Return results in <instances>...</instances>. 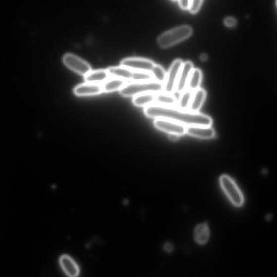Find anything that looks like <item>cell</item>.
Here are the masks:
<instances>
[{"label": "cell", "instance_id": "cell-1", "mask_svg": "<svg viewBox=\"0 0 277 277\" xmlns=\"http://www.w3.org/2000/svg\"><path fill=\"white\" fill-rule=\"evenodd\" d=\"M144 113L150 118L171 120L186 127H210L213 123L211 117L205 114L191 111L190 112L154 104L146 106L144 109Z\"/></svg>", "mask_w": 277, "mask_h": 277}, {"label": "cell", "instance_id": "cell-2", "mask_svg": "<svg viewBox=\"0 0 277 277\" xmlns=\"http://www.w3.org/2000/svg\"><path fill=\"white\" fill-rule=\"evenodd\" d=\"M163 90L164 84L155 80L134 82L123 86L120 90V94L122 97H133L140 94H157L162 92Z\"/></svg>", "mask_w": 277, "mask_h": 277}, {"label": "cell", "instance_id": "cell-3", "mask_svg": "<svg viewBox=\"0 0 277 277\" xmlns=\"http://www.w3.org/2000/svg\"><path fill=\"white\" fill-rule=\"evenodd\" d=\"M192 32L189 26L176 27L162 34L158 39V45L163 49L168 48L189 38Z\"/></svg>", "mask_w": 277, "mask_h": 277}, {"label": "cell", "instance_id": "cell-4", "mask_svg": "<svg viewBox=\"0 0 277 277\" xmlns=\"http://www.w3.org/2000/svg\"><path fill=\"white\" fill-rule=\"evenodd\" d=\"M220 184L222 189L234 205L241 206L243 205V194L231 177L227 175H222L220 178Z\"/></svg>", "mask_w": 277, "mask_h": 277}, {"label": "cell", "instance_id": "cell-5", "mask_svg": "<svg viewBox=\"0 0 277 277\" xmlns=\"http://www.w3.org/2000/svg\"><path fill=\"white\" fill-rule=\"evenodd\" d=\"M63 62L68 68L81 75L85 76L92 70L91 66L86 61L70 53L64 55Z\"/></svg>", "mask_w": 277, "mask_h": 277}, {"label": "cell", "instance_id": "cell-6", "mask_svg": "<svg viewBox=\"0 0 277 277\" xmlns=\"http://www.w3.org/2000/svg\"><path fill=\"white\" fill-rule=\"evenodd\" d=\"M182 63L183 62L181 60H176L170 66L166 75V80L164 83L163 91L165 93L172 94L174 93Z\"/></svg>", "mask_w": 277, "mask_h": 277}, {"label": "cell", "instance_id": "cell-7", "mask_svg": "<svg viewBox=\"0 0 277 277\" xmlns=\"http://www.w3.org/2000/svg\"><path fill=\"white\" fill-rule=\"evenodd\" d=\"M155 63L146 58L139 57H129L123 60L121 66L133 71L151 72Z\"/></svg>", "mask_w": 277, "mask_h": 277}, {"label": "cell", "instance_id": "cell-8", "mask_svg": "<svg viewBox=\"0 0 277 277\" xmlns=\"http://www.w3.org/2000/svg\"><path fill=\"white\" fill-rule=\"evenodd\" d=\"M153 123L158 129L168 134H175L180 137L186 134L185 126L171 120L155 119Z\"/></svg>", "mask_w": 277, "mask_h": 277}, {"label": "cell", "instance_id": "cell-9", "mask_svg": "<svg viewBox=\"0 0 277 277\" xmlns=\"http://www.w3.org/2000/svg\"><path fill=\"white\" fill-rule=\"evenodd\" d=\"M193 69V65L191 62L186 61L182 63L174 92L181 94L187 89L188 81Z\"/></svg>", "mask_w": 277, "mask_h": 277}, {"label": "cell", "instance_id": "cell-10", "mask_svg": "<svg viewBox=\"0 0 277 277\" xmlns=\"http://www.w3.org/2000/svg\"><path fill=\"white\" fill-rule=\"evenodd\" d=\"M186 134L197 138L211 139L215 138L216 132L211 126H187Z\"/></svg>", "mask_w": 277, "mask_h": 277}, {"label": "cell", "instance_id": "cell-11", "mask_svg": "<svg viewBox=\"0 0 277 277\" xmlns=\"http://www.w3.org/2000/svg\"><path fill=\"white\" fill-rule=\"evenodd\" d=\"M103 92L102 86L97 84H81L75 87L74 93L78 97L98 96Z\"/></svg>", "mask_w": 277, "mask_h": 277}, {"label": "cell", "instance_id": "cell-12", "mask_svg": "<svg viewBox=\"0 0 277 277\" xmlns=\"http://www.w3.org/2000/svg\"><path fill=\"white\" fill-rule=\"evenodd\" d=\"M60 263L64 272L68 276L76 277L79 274V269L78 265L73 259L67 255L61 257Z\"/></svg>", "mask_w": 277, "mask_h": 277}, {"label": "cell", "instance_id": "cell-13", "mask_svg": "<svg viewBox=\"0 0 277 277\" xmlns=\"http://www.w3.org/2000/svg\"><path fill=\"white\" fill-rule=\"evenodd\" d=\"M206 96V91L202 88H199V89L193 92L188 111H190L191 112L198 113V111L202 107Z\"/></svg>", "mask_w": 277, "mask_h": 277}, {"label": "cell", "instance_id": "cell-14", "mask_svg": "<svg viewBox=\"0 0 277 277\" xmlns=\"http://www.w3.org/2000/svg\"><path fill=\"white\" fill-rule=\"evenodd\" d=\"M109 76L106 70H91L85 76V80L86 83L99 85L108 80Z\"/></svg>", "mask_w": 277, "mask_h": 277}, {"label": "cell", "instance_id": "cell-15", "mask_svg": "<svg viewBox=\"0 0 277 277\" xmlns=\"http://www.w3.org/2000/svg\"><path fill=\"white\" fill-rule=\"evenodd\" d=\"M107 71L110 76L125 81L132 80L133 72V70L121 66L110 67Z\"/></svg>", "mask_w": 277, "mask_h": 277}, {"label": "cell", "instance_id": "cell-16", "mask_svg": "<svg viewBox=\"0 0 277 277\" xmlns=\"http://www.w3.org/2000/svg\"><path fill=\"white\" fill-rule=\"evenodd\" d=\"M154 104L173 108L177 104V100L171 94L161 92L155 94Z\"/></svg>", "mask_w": 277, "mask_h": 277}, {"label": "cell", "instance_id": "cell-17", "mask_svg": "<svg viewBox=\"0 0 277 277\" xmlns=\"http://www.w3.org/2000/svg\"><path fill=\"white\" fill-rule=\"evenodd\" d=\"M203 74L201 70L193 68L188 80L187 89L194 92L199 89L202 80Z\"/></svg>", "mask_w": 277, "mask_h": 277}, {"label": "cell", "instance_id": "cell-18", "mask_svg": "<svg viewBox=\"0 0 277 277\" xmlns=\"http://www.w3.org/2000/svg\"><path fill=\"white\" fill-rule=\"evenodd\" d=\"M155 94L144 93L135 96L133 98V103L138 108H145L146 106L154 104Z\"/></svg>", "mask_w": 277, "mask_h": 277}, {"label": "cell", "instance_id": "cell-19", "mask_svg": "<svg viewBox=\"0 0 277 277\" xmlns=\"http://www.w3.org/2000/svg\"><path fill=\"white\" fill-rule=\"evenodd\" d=\"M210 237V231L207 225L205 223L198 225L194 230V239L200 245L205 244Z\"/></svg>", "mask_w": 277, "mask_h": 277}, {"label": "cell", "instance_id": "cell-20", "mask_svg": "<svg viewBox=\"0 0 277 277\" xmlns=\"http://www.w3.org/2000/svg\"><path fill=\"white\" fill-rule=\"evenodd\" d=\"M126 84V81L118 78H113L106 80L102 86L104 93H111L118 91Z\"/></svg>", "mask_w": 277, "mask_h": 277}, {"label": "cell", "instance_id": "cell-21", "mask_svg": "<svg viewBox=\"0 0 277 277\" xmlns=\"http://www.w3.org/2000/svg\"><path fill=\"white\" fill-rule=\"evenodd\" d=\"M193 93V92L191 91L186 89L181 93V95L177 103L179 110L184 111H188L191 102Z\"/></svg>", "mask_w": 277, "mask_h": 277}, {"label": "cell", "instance_id": "cell-22", "mask_svg": "<svg viewBox=\"0 0 277 277\" xmlns=\"http://www.w3.org/2000/svg\"><path fill=\"white\" fill-rule=\"evenodd\" d=\"M153 80L164 84L166 78V74L164 69L159 64H156L151 72Z\"/></svg>", "mask_w": 277, "mask_h": 277}, {"label": "cell", "instance_id": "cell-23", "mask_svg": "<svg viewBox=\"0 0 277 277\" xmlns=\"http://www.w3.org/2000/svg\"><path fill=\"white\" fill-rule=\"evenodd\" d=\"M131 80L139 82L153 80V79L151 72L133 71Z\"/></svg>", "mask_w": 277, "mask_h": 277}, {"label": "cell", "instance_id": "cell-24", "mask_svg": "<svg viewBox=\"0 0 277 277\" xmlns=\"http://www.w3.org/2000/svg\"><path fill=\"white\" fill-rule=\"evenodd\" d=\"M203 0H190L189 7L190 10L192 14H196L198 12L201 7Z\"/></svg>", "mask_w": 277, "mask_h": 277}, {"label": "cell", "instance_id": "cell-25", "mask_svg": "<svg viewBox=\"0 0 277 277\" xmlns=\"http://www.w3.org/2000/svg\"><path fill=\"white\" fill-rule=\"evenodd\" d=\"M237 21L232 17H228L225 20V24L228 27H233L236 25Z\"/></svg>", "mask_w": 277, "mask_h": 277}, {"label": "cell", "instance_id": "cell-26", "mask_svg": "<svg viewBox=\"0 0 277 277\" xmlns=\"http://www.w3.org/2000/svg\"><path fill=\"white\" fill-rule=\"evenodd\" d=\"M179 5L182 9L186 10L189 7L190 0H178Z\"/></svg>", "mask_w": 277, "mask_h": 277}, {"label": "cell", "instance_id": "cell-27", "mask_svg": "<svg viewBox=\"0 0 277 277\" xmlns=\"http://www.w3.org/2000/svg\"><path fill=\"white\" fill-rule=\"evenodd\" d=\"M173 246L170 243H167L164 245V250L167 252H170L173 251Z\"/></svg>", "mask_w": 277, "mask_h": 277}, {"label": "cell", "instance_id": "cell-28", "mask_svg": "<svg viewBox=\"0 0 277 277\" xmlns=\"http://www.w3.org/2000/svg\"><path fill=\"white\" fill-rule=\"evenodd\" d=\"M180 136H178V135H175V134H169L168 135V138H169V139L170 140L175 141L176 140H178V139L179 138Z\"/></svg>", "mask_w": 277, "mask_h": 277}, {"label": "cell", "instance_id": "cell-29", "mask_svg": "<svg viewBox=\"0 0 277 277\" xmlns=\"http://www.w3.org/2000/svg\"><path fill=\"white\" fill-rule=\"evenodd\" d=\"M172 1H176V0H172Z\"/></svg>", "mask_w": 277, "mask_h": 277}]
</instances>
